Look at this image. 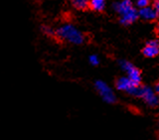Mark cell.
<instances>
[{
    "label": "cell",
    "mask_w": 159,
    "mask_h": 140,
    "mask_svg": "<svg viewBox=\"0 0 159 140\" xmlns=\"http://www.w3.org/2000/svg\"><path fill=\"white\" fill-rule=\"evenodd\" d=\"M89 63L93 65V66H97V65H98V63H99L98 58L96 56V55H93V56L89 57Z\"/></svg>",
    "instance_id": "9a60e30c"
},
{
    "label": "cell",
    "mask_w": 159,
    "mask_h": 140,
    "mask_svg": "<svg viewBox=\"0 0 159 140\" xmlns=\"http://www.w3.org/2000/svg\"><path fill=\"white\" fill-rule=\"evenodd\" d=\"M149 4H150V0H137V5L140 7V9L148 7Z\"/></svg>",
    "instance_id": "4fadbf2b"
},
{
    "label": "cell",
    "mask_w": 159,
    "mask_h": 140,
    "mask_svg": "<svg viewBox=\"0 0 159 140\" xmlns=\"http://www.w3.org/2000/svg\"><path fill=\"white\" fill-rule=\"evenodd\" d=\"M70 1H71V4L73 5V7H75L78 10L84 11V10L89 9V1H91V0H70Z\"/></svg>",
    "instance_id": "30bf717a"
},
{
    "label": "cell",
    "mask_w": 159,
    "mask_h": 140,
    "mask_svg": "<svg viewBox=\"0 0 159 140\" xmlns=\"http://www.w3.org/2000/svg\"><path fill=\"white\" fill-rule=\"evenodd\" d=\"M139 15H140L143 19L147 20V21H154L156 18H158L153 8H149V7L141 8L140 11H139Z\"/></svg>",
    "instance_id": "52a82bcc"
},
{
    "label": "cell",
    "mask_w": 159,
    "mask_h": 140,
    "mask_svg": "<svg viewBox=\"0 0 159 140\" xmlns=\"http://www.w3.org/2000/svg\"><path fill=\"white\" fill-rule=\"evenodd\" d=\"M116 9L118 12L122 13V15L126 14L127 12H129L130 10L133 9L132 7V4L130 2V0H124L123 2H121L120 4H118L116 6Z\"/></svg>",
    "instance_id": "8fae6325"
},
{
    "label": "cell",
    "mask_w": 159,
    "mask_h": 140,
    "mask_svg": "<svg viewBox=\"0 0 159 140\" xmlns=\"http://www.w3.org/2000/svg\"><path fill=\"white\" fill-rule=\"evenodd\" d=\"M152 8L155 11L156 15L159 17V0H153L152 1Z\"/></svg>",
    "instance_id": "5bb4252c"
},
{
    "label": "cell",
    "mask_w": 159,
    "mask_h": 140,
    "mask_svg": "<svg viewBox=\"0 0 159 140\" xmlns=\"http://www.w3.org/2000/svg\"><path fill=\"white\" fill-rule=\"evenodd\" d=\"M135 96L138 97H141L149 106L155 107L159 103V97L157 94L154 93L151 88L147 87H139L136 91Z\"/></svg>",
    "instance_id": "7a4b0ae2"
},
{
    "label": "cell",
    "mask_w": 159,
    "mask_h": 140,
    "mask_svg": "<svg viewBox=\"0 0 159 140\" xmlns=\"http://www.w3.org/2000/svg\"><path fill=\"white\" fill-rule=\"evenodd\" d=\"M96 88L98 92L99 96L102 97V99L107 103H114L116 102V97L114 96L111 88H109L107 84H104L102 81H98L96 83Z\"/></svg>",
    "instance_id": "3957f363"
},
{
    "label": "cell",
    "mask_w": 159,
    "mask_h": 140,
    "mask_svg": "<svg viewBox=\"0 0 159 140\" xmlns=\"http://www.w3.org/2000/svg\"><path fill=\"white\" fill-rule=\"evenodd\" d=\"M142 54L146 58H154L159 55V41L158 40H152L149 41L145 47L142 49Z\"/></svg>",
    "instance_id": "8992f818"
},
{
    "label": "cell",
    "mask_w": 159,
    "mask_h": 140,
    "mask_svg": "<svg viewBox=\"0 0 159 140\" xmlns=\"http://www.w3.org/2000/svg\"><path fill=\"white\" fill-rule=\"evenodd\" d=\"M158 97H159V96H158Z\"/></svg>",
    "instance_id": "e0dca14e"
},
{
    "label": "cell",
    "mask_w": 159,
    "mask_h": 140,
    "mask_svg": "<svg viewBox=\"0 0 159 140\" xmlns=\"http://www.w3.org/2000/svg\"><path fill=\"white\" fill-rule=\"evenodd\" d=\"M116 87L117 89H119V91L126 92L128 93L135 96L137 88L140 86L134 84L131 79L127 77V78H119L116 83Z\"/></svg>",
    "instance_id": "277c9868"
},
{
    "label": "cell",
    "mask_w": 159,
    "mask_h": 140,
    "mask_svg": "<svg viewBox=\"0 0 159 140\" xmlns=\"http://www.w3.org/2000/svg\"><path fill=\"white\" fill-rule=\"evenodd\" d=\"M121 66L123 68V70H125L127 75H128V78L131 79V81L140 86V82H141V72L139 71L137 68H135L133 66L132 64L128 63V62H122L121 63Z\"/></svg>",
    "instance_id": "5b68a950"
},
{
    "label": "cell",
    "mask_w": 159,
    "mask_h": 140,
    "mask_svg": "<svg viewBox=\"0 0 159 140\" xmlns=\"http://www.w3.org/2000/svg\"><path fill=\"white\" fill-rule=\"evenodd\" d=\"M155 33H156V35L159 37V22L157 23V25H156V27H155Z\"/></svg>",
    "instance_id": "2e32d148"
},
{
    "label": "cell",
    "mask_w": 159,
    "mask_h": 140,
    "mask_svg": "<svg viewBox=\"0 0 159 140\" xmlns=\"http://www.w3.org/2000/svg\"><path fill=\"white\" fill-rule=\"evenodd\" d=\"M42 31L48 37L56 38V30L52 29L51 27H49V26H43L42 27Z\"/></svg>",
    "instance_id": "7c38bea8"
},
{
    "label": "cell",
    "mask_w": 159,
    "mask_h": 140,
    "mask_svg": "<svg viewBox=\"0 0 159 140\" xmlns=\"http://www.w3.org/2000/svg\"><path fill=\"white\" fill-rule=\"evenodd\" d=\"M104 2H106V0H91L89 9L97 12H102L104 8Z\"/></svg>",
    "instance_id": "9c48e42d"
},
{
    "label": "cell",
    "mask_w": 159,
    "mask_h": 140,
    "mask_svg": "<svg viewBox=\"0 0 159 140\" xmlns=\"http://www.w3.org/2000/svg\"><path fill=\"white\" fill-rule=\"evenodd\" d=\"M137 18V13L134 9L130 10L129 12H127L126 14L122 15V18L120 20V22L123 24V25H129L131 24L133 21H135Z\"/></svg>",
    "instance_id": "ba28073f"
},
{
    "label": "cell",
    "mask_w": 159,
    "mask_h": 140,
    "mask_svg": "<svg viewBox=\"0 0 159 140\" xmlns=\"http://www.w3.org/2000/svg\"><path fill=\"white\" fill-rule=\"evenodd\" d=\"M56 38L60 41L75 45H81L84 42V34L71 24H64L59 27L56 30Z\"/></svg>",
    "instance_id": "6da1fadb"
}]
</instances>
